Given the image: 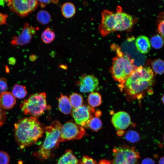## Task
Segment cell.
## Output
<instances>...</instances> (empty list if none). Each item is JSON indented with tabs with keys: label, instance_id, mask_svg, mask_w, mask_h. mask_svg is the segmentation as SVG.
<instances>
[{
	"label": "cell",
	"instance_id": "cell-1",
	"mask_svg": "<svg viewBox=\"0 0 164 164\" xmlns=\"http://www.w3.org/2000/svg\"><path fill=\"white\" fill-rule=\"evenodd\" d=\"M45 128L44 125L35 117H26L18 121L14 125V133L20 149L35 144L42 136Z\"/></svg>",
	"mask_w": 164,
	"mask_h": 164
},
{
	"label": "cell",
	"instance_id": "cell-2",
	"mask_svg": "<svg viewBox=\"0 0 164 164\" xmlns=\"http://www.w3.org/2000/svg\"><path fill=\"white\" fill-rule=\"evenodd\" d=\"M153 72L149 67H137L121 84L125 92L133 97H141L152 86Z\"/></svg>",
	"mask_w": 164,
	"mask_h": 164
},
{
	"label": "cell",
	"instance_id": "cell-3",
	"mask_svg": "<svg viewBox=\"0 0 164 164\" xmlns=\"http://www.w3.org/2000/svg\"><path fill=\"white\" fill-rule=\"evenodd\" d=\"M61 126L60 123L55 120L45 128V139L35 154L39 159L44 160L48 159L51 156L53 150L58 147Z\"/></svg>",
	"mask_w": 164,
	"mask_h": 164
},
{
	"label": "cell",
	"instance_id": "cell-4",
	"mask_svg": "<svg viewBox=\"0 0 164 164\" xmlns=\"http://www.w3.org/2000/svg\"><path fill=\"white\" fill-rule=\"evenodd\" d=\"M117 56L113 58L111 67L112 76L115 80L123 84L137 67L132 60L117 49Z\"/></svg>",
	"mask_w": 164,
	"mask_h": 164
},
{
	"label": "cell",
	"instance_id": "cell-5",
	"mask_svg": "<svg viewBox=\"0 0 164 164\" xmlns=\"http://www.w3.org/2000/svg\"><path fill=\"white\" fill-rule=\"evenodd\" d=\"M46 99V94L44 92L33 94L22 103L20 108L25 114L37 117L51 108L47 105Z\"/></svg>",
	"mask_w": 164,
	"mask_h": 164
},
{
	"label": "cell",
	"instance_id": "cell-6",
	"mask_svg": "<svg viewBox=\"0 0 164 164\" xmlns=\"http://www.w3.org/2000/svg\"><path fill=\"white\" fill-rule=\"evenodd\" d=\"M114 159L111 164H139V154L134 147L122 145L113 149Z\"/></svg>",
	"mask_w": 164,
	"mask_h": 164
},
{
	"label": "cell",
	"instance_id": "cell-7",
	"mask_svg": "<svg viewBox=\"0 0 164 164\" xmlns=\"http://www.w3.org/2000/svg\"><path fill=\"white\" fill-rule=\"evenodd\" d=\"M10 10L20 17L28 15L38 7L37 0H6Z\"/></svg>",
	"mask_w": 164,
	"mask_h": 164
},
{
	"label": "cell",
	"instance_id": "cell-8",
	"mask_svg": "<svg viewBox=\"0 0 164 164\" xmlns=\"http://www.w3.org/2000/svg\"><path fill=\"white\" fill-rule=\"evenodd\" d=\"M85 132L83 127L73 121H67L62 125L59 142L80 139L83 137Z\"/></svg>",
	"mask_w": 164,
	"mask_h": 164
},
{
	"label": "cell",
	"instance_id": "cell-9",
	"mask_svg": "<svg viewBox=\"0 0 164 164\" xmlns=\"http://www.w3.org/2000/svg\"><path fill=\"white\" fill-rule=\"evenodd\" d=\"M94 112L93 108L84 104L72 109L71 113L75 122L83 127L87 126L90 120L93 117Z\"/></svg>",
	"mask_w": 164,
	"mask_h": 164
},
{
	"label": "cell",
	"instance_id": "cell-10",
	"mask_svg": "<svg viewBox=\"0 0 164 164\" xmlns=\"http://www.w3.org/2000/svg\"><path fill=\"white\" fill-rule=\"evenodd\" d=\"M116 24L115 13L105 10L102 13L101 22L99 27L100 33L103 36L114 31Z\"/></svg>",
	"mask_w": 164,
	"mask_h": 164
},
{
	"label": "cell",
	"instance_id": "cell-11",
	"mask_svg": "<svg viewBox=\"0 0 164 164\" xmlns=\"http://www.w3.org/2000/svg\"><path fill=\"white\" fill-rule=\"evenodd\" d=\"M115 14L116 24L114 31L126 30L132 28L134 23L133 18L123 12L120 7H117Z\"/></svg>",
	"mask_w": 164,
	"mask_h": 164
},
{
	"label": "cell",
	"instance_id": "cell-12",
	"mask_svg": "<svg viewBox=\"0 0 164 164\" xmlns=\"http://www.w3.org/2000/svg\"><path fill=\"white\" fill-rule=\"evenodd\" d=\"M77 84L81 92H92L98 86L99 81L98 79L93 75L84 74L80 77Z\"/></svg>",
	"mask_w": 164,
	"mask_h": 164
},
{
	"label": "cell",
	"instance_id": "cell-13",
	"mask_svg": "<svg viewBox=\"0 0 164 164\" xmlns=\"http://www.w3.org/2000/svg\"><path fill=\"white\" fill-rule=\"evenodd\" d=\"M131 121L129 115L126 112L119 111L115 113L112 117L111 122L116 128L123 130L129 125Z\"/></svg>",
	"mask_w": 164,
	"mask_h": 164
},
{
	"label": "cell",
	"instance_id": "cell-14",
	"mask_svg": "<svg viewBox=\"0 0 164 164\" xmlns=\"http://www.w3.org/2000/svg\"><path fill=\"white\" fill-rule=\"evenodd\" d=\"M32 34L30 31L29 25L26 23L23 28L21 34L13 36L11 41L13 46H23L29 43L31 41Z\"/></svg>",
	"mask_w": 164,
	"mask_h": 164
},
{
	"label": "cell",
	"instance_id": "cell-15",
	"mask_svg": "<svg viewBox=\"0 0 164 164\" xmlns=\"http://www.w3.org/2000/svg\"><path fill=\"white\" fill-rule=\"evenodd\" d=\"M16 101L12 94L6 91L0 95V107L3 109H9L15 105Z\"/></svg>",
	"mask_w": 164,
	"mask_h": 164
},
{
	"label": "cell",
	"instance_id": "cell-16",
	"mask_svg": "<svg viewBox=\"0 0 164 164\" xmlns=\"http://www.w3.org/2000/svg\"><path fill=\"white\" fill-rule=\"evenodd\" d=\"M135 45L138 50L142 54L148 53L151 49L150 42L148 37L140 36L135 40Z\"/></svg>",
	"mask_w": 164,
	"mask_h": 164
},
{
	"label": "cell",
	"instance_id": "cell-17",
	"mask_svg": "<svg viewBox=\"0 0 164 164\" xmlns=\"http://www.w3.org/2000/svg\"><path fill=\"white\" fill-rule=\"evenodd\" d=\"M58 99L59 110L65 114H68L71 113L72 107L69 98L67 96L61 94Z\"/></svg>",
	"mask_w": 164,
	"mask_h": 164
},
{
	"label": "cell",
	"instance_id": "cell-18",
	"mask_svg": "<svg viewBox=\"0 0 164 164\" xmlns=\"http://www.w3.org/2000/svg\"><path fill=\"white\" fill-rule=\"evenodd\" d=\"M79 161L72 151L68 149L59 159L57 164H79Z\"/></svg>",
	"mask_w": 164,
	"mask_h": 164
},
{
	"label": "cell",
	"instance_id": "cell-19",
	"mask_svg": "<svg viewBox=\"0 0 164 164\" xmlns=\"http://www.w3.org/2000/svg\"><path fill=\"white\" fill-rule=\"evenodd\" d=\"M61 11L62 15L65 18H70L73 17L75 14L76 8L73 3L67 2L62 6Z\"/></svg>",
	"mask_w": 164,
	"mask_h": 164
},
{
	"label": "cell",
	"instance_id": "cell-20",
	"mask_svg": "<svg viewBox=\"0 0 164 164\" xmlns=\"http://www.w3.org/2000/svg\"><path fill=\"white\" fill-rule=\"evenodd\" d=\"M87 102L89 106L92 108L97 107L102 103L101 96L97 92H92L88 96Z\"/></svg>",
	"mask_w": 164,
	"mask_h": 164
},
{
	"label": "cell",
	"instance_id": "cell-21",
	"mask_svg": "<svg viewBox=\"0 0 164 164\" xmlns=\"http://www.w3.org/2000/svg\"><path fill=\"white\" fill-rule=\"evenodd\" d=\"M51 19V16L50 13L45 10L39 11L36 15L37 21L42 25H47L49 23Z\"/></svg>",
	"mask_w": 164,
	"mask_h": 164
},
{
	"label": "cell",
	"instance_id": "cell-22",
	"mask_svg": "<svg viewBox=\"0 0 164 164\" xmlns=\"http://www.w3.org/2000/svg\"><path fill=\"white\" fill-rule=\"evenodd\" d=\"M55 37V34L53 30L49 27H47L42 32L41 38L45 43L49 44L52 42Z\"/></svg>",
	"mask_w": 164,
	"mask_h": 164
},
{
	"label": "cell",
	"instance_id": "cell-23",
	"mask_svg": "<svg viewBox=\"0 0 164 164\" xmlns=\"http://www.w3.org/2000/svg\"><path fill=\"white\" fill-rule=\"evenodd\" d=\"M12 94L15 97L19 99L23 98L27 94L26 87L24 86L15 84L13 88Z\"/></svg>",
	"mask_w": 164,
	"mask_h": 164
},
{
	"label": "cell",
	"instance_id": "cell-24",
	"mask_svg": "<svg viewBox=\"0 0 164 164\" xmlns=\"http://www.w3.org/2000/svg\"><path fill=\"white\" fill-rule=\"evenodd\" d=\"M71 104L72 108H75L81 105L83 103V97L80 94L73 93L70 96L69 98Z\"/></svg>",
	"mask_w": 164,
	"mask_h": 164
},
{
	"label": "cell",
	"instance_id": "cell-25",
	"mask_svg": "<svg viewBox=\"0 0 164 164\" xmlns=\"http://www.w3.org/2000/svg\"><path fill=\"white\" fill-rule=\"evenodd\" d=\"M152 69L156 74H161L164 73V61L160 59L153 61L151 64Z\"/></svg>",
	"mask_w": 164,
	"mask_h": 164
},
{
	"label": "cell",
	"instance_id": "cell-26",
	"mask_svg": "<svg viewBox=\"0 0 164 164\" xmlns=\"http://www.w3.org/2000/svg\"><path fill=\"white\" fill-rule=\"evenodd\" d=\"M150 43L153 48L156 49H159L163 46L164 41L162 37L160 35H156L151 37Z\"/></svg>",
	"mask_w": 164,
	"mask_h": 164
},
{
	"label": "cell",
	"instance_id": "cell-27",
	"mask_svg": "<svg viewBox=\"0 0 164 164\" xmlns=\"http://www.w3.org/2000/svg\"><path fill=\"white\" fill-rule=\"evenodd\" d=\"M102 122L101 120L97 117H93L90 120L87 126L91 130L97 131L102 127Z\"/></svg>",
	"mask_w": 164,
	"mask_h": 164
},
{
	"label": "cell",
	"instance_id": "cell-28",
	"mask_svg": "<svg viewBox=\"0 0 164 164\" xmlns=\"http://www.w3.org/2000/svg\"><path fill=\"white\" fill-rule=\"evenodd\" d=\"M125 139L131 142H138L140 139V137L138 134L136 132L129 130L128 131L125 136Z\"/></svg>",
	"mask_w": 164,
	"mask_h": 164
},
{
	"label": "cell",
	"instance_id": "cell-29",
	"mask_svg": "<svg viewBox=\"0 0 164 164\" xmlns=\"http://www.w3.org/2000/svg\"><path fill=\"white\" fill-rule=\"evenodd\" d=\"M79 164H97L96 161L92 158L84 155L79 160Z\"/></svg>",
	"mask_w": 164,
	"mask_h": 164
},
{
	"label": "cell",
	"instance_id": "cell-30",
	"mask_svg": "<svg viewBox=\"0 0 164 164\" xmlns=\"http://www.w3.org/2000/svg\"><path fill=\"white\" fill-rule=\"evenodd\" d=\"M10 161L9 156L5 152L0 151V164H9Z\"/></svg>",
	"mask_w": 164,
	"mask_h": 164
},
{
	"label": "cell",
	"instance_id": "cell-31",
	"mask_svg": "<svg viewBox=\"0 0 164 164\" xmlns=\"http://www.w3.org/2000/svg\"><path fill=\"white\" fill-rule=\"evenodd\" d=\"M8 88L7 81L4 77L0 78V94L6 91Z\"/></svg>",
	"mask_w": 164,
	"mask_h": 164
},
{
	"label": "cell",
	"instance_id": "cell-32",
	"mask_svg": "<svg viewBox=\"0 0 164 164\" xmlns=\"http://www.w3.org/2000/svg\"><path fill=\"white\" fill-rule=\"evenodd\" d=\"M6 119V113L4 109L0 107V127L5 123Z\"/></svg>",
	"mask_w": 164,
	"mask_h": 164
},
{
	"label": "cell",
	"instance_id": "cell-33",
	"mask_svg": "<svg viewBox=\"0 0 164 164\" xmlns=\"http://www.w3.org/2000/svg\"><path fill=\"white\" fill-rule=\"evenodd\" d=\"M8 15L0 12V25H7L6 21Z\"/></svg>",
	"mask_w": 164,
	"mask_h": 164
},
{
	"label": "cell",
	"instance_id": "cell-34",
	"mask_svg": "<svg viewBox=\"0 0 164 164\" xmlns=\"http://www.w3.org/2000/svg\"><path fill=\"white\" fill-rule=\"evenodd\" d=\"M141 164H155V162L152 159L147 158L142 161Z\"/></svg>",
	"mask_w": 164,
	"mask_h": 164
},
{
	"label": "cell",
	"instance_id": "cell-35",
	"mask_svg": "<svg viewBox=\"0 0 164 164\" xmlns=\"http://www.w3.org/2000/svg\"><path fill=\"white\" fill-rule=\"evenodd\" d=\"M9 63L12 65H14L16 62L15 59L14 57L10 58L8 60Z\"/></svg>",
	"mask_w": 164,
	"mask_h": 164
},
{
	"label": "cell",
	"instance_id": "cell-36",
	"mask_svg": "<svg viewBox=\"0 0 164 164\" xmlns=\"http://www.w3.org/2000/svg\"><path fill=\"white\" fill-rule=\"evenodd\" d=\"M37 1H39L41 3L43 4H50L52 1V0H37Z\"/></svg>",
	"mask_w": 164,
	"mask_h": 164
},
{
	"label": "cell",
	"instance_id": "cell-37",
	"mask_svg": "<svg viewBox=\"0 0 164 164\" xmlns=\"http://www.w3.org/2000/svg\"><path fill=\"white\" fill-rule=\"evenodd\" d=\"M97 164H111V163L106 160L103 159L100 160Z\"/></svg>",
	"mask_w": 164,
	"mask_h": 164
},
{
	"label": "cell",
	"instance_id": "cell-38",
	"mask_svg": "<svg viewBox=\"0 0 164 164\" xmlns=\"http://www.w3.org/2000/svg\"><path fill=\"white\" fill-rule=\"evenodd\" d=\"M158 164H164V155L160 158Z\"/></svg>",
	"mask_w": 164,
	"mask_h": 164
},
{
	"label": "cell",
	"instance_id": "cell-39",
	"mask_svg": "<svg viewBox=\"0 0 164 164\" xmlns=\"http://www.w3.org/2000/svg\"><path fill=\"white\" fill-rule=\"evenodd\" d=\"M36 59V56L35 55H32L29 57V59L32 61H34Z\"/></svg>",
	"mask_w": 164,
	"mask_h": 164
},
{
	"label": "cell",
	"instance_id": "cell-40",
	"mask_svg": "<svg viewBox=\"0 0 164 164\" xmlns=\"http://www.w3.org/2000/svg\"><path fill=\"white\" fill-rule=\"evenodd\" d=\"M5 70L6 72L7 73H8L9 72V69L8 67V66L7 65H5Z\"/></svg>",
	"mask_w": 164,
	"mask_h": 164
},
{
	"label": "cell",
	"instance_id": "cell-41",
	"mask_svg": "<svg viewBox=\"0 0 164 164\" xmlns=\"http://www.w3.org/2000/svg\"><path fill=\"white\" fill-rule=\"evenodd\" d=\"M162 100L163 103L164 104V94L162 96Z\"/></svg>",
	"mask_w": 164,
	"mask_h": 164
},
{
	"label": "cell",
	"instance_id": "cell-42",
	"mask_svg": "<svg viewBox=\"0 0 164 164\" xmlns=\"http://www.w3.org/2000/svg\"><path fill=\"white\" fill-rule=\"evenodd\" d=\"M163 16H162L161 15L160 16L162 19H163L164 20V15L163 14V15H162Z\"/></svg>",
	"mask_w": 164,
	"mask_h": 164
},
{
	"label": "cell",
	"instance_id": "cell-43",
	"mask_svg": "<svg viewBox=\"0 0 164 164\" xmlns=\"http://www.w3.org/2000/svg\"><path fill=\"white\" fill-rule=\"evenodd\" d=\"M163 141L164 142V134L163 135Z\"/></svg>",
	"mask_w": 164,
	"mask_h": 164
}]
</instances>
